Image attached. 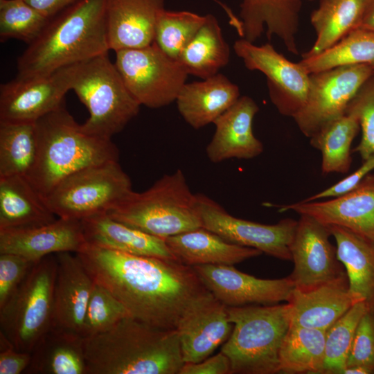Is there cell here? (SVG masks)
<instances>
[{
    "instance_id": "4fadbf2b",
    "label": "cell",
    "mask_w": 374,
    "mask_h": 374,
    "mask_svg": "<svg viewBox=\"0 0 374 374\" xmlns=\"http://www.w3.org/2000/svg\"><path fill=\"white\" fill-rule=\"evenodd\" d=\"M197 195L202 227L226 241L254 248L283 260H292L290 245L297 220L285 218L275 224H263L235 217L208 197Z\"/></svg>"
},
{
    "instance_id": "d6986e66",
    "label": "cell",
    "mask_w": 374,
    "mask_h": 374,
    "mask_svg": "<svg viewBox=\"0 0 374 374\" xmlns=\"http://www.w3.org/2000/svg\"><path fill=\"white\" fill-rule=\"evenodd\" d=\"M81 220L58 217L40 226L0 230V253H12L30 261L61 252L77 253L85 245Z\"/></svg>"
},
{
    "instance_id": "60d3db41",
    "label": "cell",
    "mask_w": 374,
    "mask_h": 374,
    "mask_svg": "<svg viewBox=\"0 0 374 374\" xmlns=\"http://www.w3.org/2000/svg\"><path fill=\"white\" fill-rule=\"evenodd\" d=\"M346 112L359 122L362 138L355 151L364 161L374 155V75L362 87Z\"/></svg>"
},
{
    "instance_id": "8d00e7d4",
    "label": "cell",
    "mask_w": 374,
    "mask_h": 374,
    "mask_svg": "<svg viewBox=\"0 0 374 374\" xmlns=\"http://www.w3.org/2000/svg\"><path fill=\"white\" fill-rule=\"evenodd\" d=\"M205 20L206 15L164 9L157 19L154 42L168 57L178 60Z\"/></svg>"
},
{
    "instance_id": "ac0fdd59",
    "label": "cell",
    "mask_w": 374,
    "mask_h": 374,
    "mask_svg": "<svg viewBox=\"0 0 374 374\" xmlns=\"http://www.w3.org/2000/svg\"><path fill=\"white\" fill-rule=\"evenodd\" d=\"M278 206L280 212L308 215L325 225L348 229L374 243V175H368L355 189L339 197Z\"/></svg>"
},
{
    "instance_id": "30bf717a",
    "label": "cell",
    "mask_w": 374,
    "mask_h": 374,
    "mask_svg": "<svg viewBox=\"0 0 374 374\" xmlns=\"http://www.w3.org/2000/svg\"><path fill=\"white\" fill-rule=\"evenodd\" d=\"M114 64L127 89L141 105L160 108L175 101L188 74L178 60L151 45L116 51Z\"/></svg>"
},
{
    "instance_id": "2e32d148",
    "label": "cell",
    "mask_w": 374,
    "mask_h": 374,
    "mask_svg": "<svg viewBox=\"0 0 374 374\" xmlns=\"http://www.w3.org/2000/svg\"><path fill=\"white\" fill-rule=\"evenodd\" d=\"M193 268L206 289L226 306L287 302L294 290L289 276L261 279L243 273L233 265H198Z\"/></svg>"
},
{
    "instance_id": "ab89813d",
    "label": "cell",
    "mask_w": 374,
    "mask_h": 374,
    "mask_svg": "<svg viewBox=\"0 0 374 374\" xmlns=\"http://www.w3.org/2000/svg\"><path fill=\"white\" fill-rule=\"evenodd\" d=\"M130 317L124 305L105 287L94 282L88 303L81 335H96Z\"/></svg>"
},
{
    "instance_id": "7402d4cb",
    "label": "cell",
    "mask_w": 374,
    "mask_h": 374,
    "mask_svg": "<svg viewBox=\"0 0 374 374\" xmlns=\"http://www.w3.org/2000/svg\"><path fill=\"white\" fill-rule=\"evenodd\" d=\"M256 103L249 96L238 100L215 121V131L206 151L208 159L219 163L232 158L251 159L263 152V145L253 132Z\"/></svg>"
},
{
    "instance_id": "9a60e30c",
    "label": "cell",
    "mask_w": 374,
    "mask_h": 374,
    "mask_svg": "<svg viewBox=\"0 0 374 374\" xmlns=\"http://www.w3.org/2000/svg\"><path fill=\"white\" fill-rule=\"evenodd\" d=\"M330 236L328 226L300 215L290 245L294 269L289 277L295 289L309 290L346 274Z\"/></svg>"
},
{
    "instance_id": "f546056e",
    "label": "cell",
    "mask_w": 374,
    "mask_h": 374,
    "mask_svg": "<svg viewBox=\"0 0 374 374\" xmlns=\"http://www.w3.org/2000/svg\"><path fill=\"white\" fill-rule=\"evenodd\" d=\"M28 374H87L84 338L51 328L31 351Z\"/></svg>"
},
{
    "instance_id": "ba28073f",
    "label": "cell",
    "mask_w": 374,
    "mask_h": 374,
    "mask_svg": "<svg viewBox=\"0 0 374 374\" xmlns=\"http://www.w3.org/2000/svg\"><path fill=\"white\" fill-rule=\"evenodd\" d=\"M56 273L55 254L37 261L0 310V331L19 351L31 353L51 328Z\"/></svg>"
},
{
    "instance_id": "ee69618b",
    "label": "cell",
    "mask_w": 374,
    "mask_h": 374,
    "mask_svg": "<svg viewBox=\"0 0 374 374\" xmlns=\"http://www.w3.org/2000/svg\"><path fill=\"white\" fill-rule=\"evenodd\" d=\"M373 170L374 155H372L364 160L362 165L348 176L323 190L302 200V202L330 199L345 195L355 189Z\"/></svg>"
},
{
    "instance_id": "f6af8a7d",
    "label": "cell",
    "mask_w": 374,
    "mask_h": 374,
    "mask_svg": "<svg viewBox=\"0 0 374 374\" xmlns=\"http://www.w3.org/2000/svg\"><path fill=\"white\" fill-rule=\"evenodd\" d=\"M31 359V353L19 351L0 331V374L24 373Z\"/></svg>"
},
{
    "instance_id": "7bdbcfd3",
    "label": "cell",
    "mask_w": 374,
    "mask_h": 374,
    "mask_svg": "<svg viewBox=\"0 0 374 374\" xmlns=\"http://www.w3.org/2000/svg\"><path fill=\"white\" fill-rule=\"evenodd\" d=\"M361 366L374 373V313L368 311L356 328L346 366Z\"/></svg>"
},
{
    "instance_id": "5b68a950",
    "label": "cell",
    "mask_w": 374,
    "mask_h": 374,
    "mask_svg": "<svg viewBox=\"0 0 374 374\" xmlns=\"http://www.w3.org/2000/svg\"><path fill=\"white\" fill-rule=\"evenodd\" d=\"M107 213L152 235L168 237L202 227L193 194L181 170L162 176L148 190L130 192Z\"/></svg>"
},
{
    "instance_id": "277c9868",
    "label": "cell",
    "mask_w": 374,
    "mask_h": 374,
    "mask_svg": "<svg viewBox=\"0 0 374 374\" xmlns=\"http://www.w3.org/2000/svg\"><path fill=\"white\" fill-rule=\"evenodd\" d=\"M37 154L26 177L44 198L63 179L89 166L119 159L110 139L86 133L64 104L35 122Z\"/></svg>"
},
{
    "instance_id": "b9f144b4",
    "label": "cell",
    "mask_w": 374,
    "mask_h": 374,
    "mask_svg": "<svg viewBox=\"0 0 374 374\" xmlns=\"http://www.w3.org/2000/svg\"><path fill=\"white\" fill-rule=\"evenodd\" d=\"M37 262L12 253H0V310L14 296Z\"/></svg>"
},
{
    "instance_id": "f35d334b",
    "label": "cell",
    "mask_w": 374,
    "mask_h": 374,
    "mask_svg": "<svg viewBox=\"0 0 374 374\" xmlns=\"http://www.w3.org/2000/svg\"><path fill=\"white\" fill-rule=\"evenodd\" d=\"M49 20L24 0H0V41L16 39L28 45Z\"/></svg>"
},
{
    "instance_id": "8fae6325",
    "label": "cell",
    "mask_w": 374,
    "mask_h": 374,
    "mask_svg": "<svg viewBox=\"0 0 374 374\" xmlns=\"http://www.w3.org/2000/svg\"><path fill=\"white\" fill-rule=\"evenodd\" d=\"M374 75V64L344 66L310 74L303 107L294 117L300 131L310 138L322 127L346 114L366 82Z\"/></svg>"
},
{
    "instance_id": "e0dca14e",
    "label": "cell",
    "mask_w": 374,
    "mask_h": 374,
    "mask_svg": "<svg viewBox=\"0 0 374 374\" xmlns=\"http://www.w3.org/2000/svg\"><path fill=\"white\" fill-rule=\"evenodd\" d=\"M226 308L208 291L184 312L176 328L184 363L206 359L228 339L233 324Z\"/></svg>"
},
{
    "instance_id": "681fc988",
    "label": "cell",
    "mask_w": 374,
    "mask_h": 374,
    "mask_svg": "<svg viewBox=\"0 0 374 374\" xmlns=\"http://www.w3.org/2000/svg\"><path fill=\"white\" fill-rule=\"evenodd\" d=\"M342 374H372L368 368L361 366L346 367Z\"/></svg>"
},
{
    "instance_id": "4dcf8cb0",
    "label": "cell",
    "mask_w": 374,
    "mask_h": 374,
    "mask_svg": "<svg viewBox=\"0 0 374 374\" xmlns=\"http://www.w3.org/2000/svg\"><path fill=\"white\" fill-rule=\"evenodd\" d=\"M365 0H320L310 15L316 39L302 58L317 55L360 28Z\"/></svg>"
},
{
    "instance_id": "484cf974",
    "label": "cell",
    "mask_w": 374,
    "mask_h": 374,
    "mask_svg": "<svg viewBox=\"0 0 374 374\" xmlns=\"http://www.w3.org/2000/svg\"><path fill=\"white\" fill-rule=\"evenodd\" d=\"M239 98L238 85L217 73L202 81L186 83L175 101L185 121L197 130L213 123Z\"/></svg>"
},
{
    "instance_id": "9c48e42d",
    "label": "cell",
    "mask_w": 374,
    "mask_h": 374,
    "mask_svg": "<svg viewBox=\"0 0 374 374\" xmlns=\"http://www.w3.org/2000/svg\"><path fill=\"white\" fill-rule=\"evenodd\" d=\"M132 191L129 176L112 160L69 175L44 199L58 217L82 220L107 213Z\"/></svg>"
},
{
    "instance_id": "d590c367",
    "label": "cell",
    "mask_w": 374,
    "mask_h": 374,
    "mask_svg": "<svg viewBox=\"0 0 374 374\" xmlns=\"http://www.w3.org/2000/svg\"><path fill=\"white\" fill-rule=\"evenodd\" d=\"M299 62L309 74L344 66L374 64V31L355 29L332 47Z\"/></svg>"
},
{
    "instance_id": "83f0119b",
    "label": "cell",
    "mask_w": 374,
    "mask_h": 374,
    "mask_svg": "<svg viewBox=\"0 0 374 374\" xmlns=\"http://www.w3.org/2000/svg\"><path fill=\"white\" fill-rule=\"evenodd\" d=\"M328 227L337 244V259L345 268L350 296L374 313V243L348 229Z\"/></svg>"
},
{
    "instance_id": "4316f807",
    "label": "cell",
    "mask_w": 374,
    "mask_h": 374,
    "mask_svg": "<svg viewBox=\"0 0 374 374\" xmlns=\"http://www.w3.org/2000/svg\"><path fill=\"white\" fill-rule=\"evenodd\" d=\"M165 241L178 261L191 267L233 265L262 253L258 249L229 242L204 227L168 237Z\"/></svg>"
},
{
    "instance_id": "cb8c5ba5",
    "label": "cell",
    "mask_w": 374,
    "mask_h": 374,
    "mask_svg": "<svg viewBox=\"0 0 374 374\" xmlns=\"http://www.w3.org/2000/svg\"><path fill=\"white\" fill-rule=\"evenodd\" d=\"M287 303L290 325L326 331L355 303L345 274L309 290L294 288Z\"/></svg>"
},
{
    "instance_id": "7a4b0ae2",
    "label": "cell",
    "mask_w": 374,
    "mask_h": 374,
    "mask_svg": "<svg viewBox=\"0 0 374 374\" xmlns=\"http://www.w3.org/2000/svg\"><path fill=\"white\" fill-rule=\"evenodd\" d=\"M87 374H179L184 364L176 330L127 317L84 338Z\"/></svg>"
},
{
    "instance_id": "e575fe53",
    "label": "cell",
    "mask_w": 374,
    "mask_h": 374,
    "mask_svg": "<svg viewBox=\"0 0 374 374\" xmlns=\"http://www.w3.org/2000/svg\"><path fill=\"white\" fill-rule=\"evenodd\" d=\"M37 154L35 123L0 121V178L27 177Z\"/></svg>"
},
{
    "instance_id": "d6a6232c",
    "label": "cell",
    "mask_w": 374,
    "mask_h": 374,
    "mask_svg": "<svg viewBox=\"0 0 374 374\" xmlns=\"http://www.w3.org/2000/svg\"><path fill=\"white\" fill-rule=\"evenodd\" d=\"M326 331L290 325L278 355V373H323Z\"/></svg>"
},
{
    "instance_id": "bcb514c9",
    "label": "cell",
    "mask_w": 374,
    "mask_h": 374,
    "mask_svg": "<svg viewBox=\"0 0 374 374\" xmlns=\"http://www.w3.org/2000/svg\"><path fill=\"white\" fill-rule=\"evenodd\" d=\"M231 363L222 351L197 363H184L179 374H229Z\"/></svg>"
},
{
    "instance_id": "603a6c76",
    "label": "cell",
    "mask_w": 374,
    "mask_h": 374,
    "mask_svg": "<svg viewBox=\"0 0 374 374\" xmlns=\"http://www.w3.org/2000/svg\"><path fill=\"white\" fill-rule=\"evenodd\" d=\"M164 9V0H107L109 49L116 52L151 45L157 19Z\"/></svg>"
},
{
    "instance_id": "c3c4849f",
    "label": "cell",
    "mask_w": 374,
    "mask_h": 374,
    "mask_svg": "<svg viewBox=\"0 0 374 374\" xmlns=\"http://www.w3.org/2000/svg\"><path fill=\"white\" fill-rule=\"evenodd\" d=\"M360 28L374 31V0H365L364 15Z\"/></svg>"
},
{
    "instance_id": "74e56055",
    "label": "cell",
    "mask_w": 374,
    "mask_h": 374,
    "mask_svg": "<svg viewBox=\"0 0 374 374\" xmlns=\"http://www.w3.org/2000/svg\"><path fill=\"white\" fill-rule=\"evenodd\" d=\"M368 311L364 302H357L326 331L323 373L342 374L357 325Z\"/></svg>"
},
{
    "instance_id": "3957f363",
    "label": "cell",
    "mask_w": 374,
    "mask_h": 374,
    "mask_svg": "<svg viewBox=\"0 0 374 374\" xmlns=\"http://www.w3.org/2000/svg\"><path fill=\"white\" fill-rule=\"evenodd\" d=\"M107 0H79L50 19L17 59L18 76L45 75L109 53Z\"/></svg>"
},
{
    "instance_id": "44dd1931",
    "label": "cell",
    "mask_w": 374,
    "mask_h": 374,
    "mask_svg": "<svg viewBox=\"0 0 374 374\" xmlns=\"http://www.w3.org/2000/svg\"><path fill=\"white\" fill-rule=\"evenodd\" d=\"M305 1L313 0H241L240 35L254 43L265 32L269 40L278 37L290 53L297 55L296 34Z\"/></svg>"
},
{
    "instance_id": "d4e9b609",
    "label": "cell",
    "mask_w": 374,
    "mask_h": 374,
    "mask_svg": "<svg viewBox=\"0 0 374 374\" xmlns=\"http://www.w3.org/2000/svg\"><path fill=\"white\" fill-rule=\"evenodd\" d=\"M86 243L134 255L177 260L164 239L101 213L81 220Z\"/></svg>"
},
{
    "instance_id": "f1b7e54d",
    "label": "cell",
    "mask_w": 374,
    "mask_h": 374,
    "mask_svg": "<svg viewBox=\"0 0 374 374\" xmlns=\"http://www.w3.org/2000/svg\"><path fill=\"white\" fill-rule=\"evenodd\" d=\"M56 219L26 177L0 178V230L33 228Z\"/></svg>"
},
{
    "instance_id": "7dc6e473",
    "label": "cell",
    "mask_w": 374,
    "mask_h": 374,
    "mask_svg": "<svg viewBox=\"0 0 374 374\" xmlns=\"http://www.w3.org/2000/svg\"><path fill=\"white\" fill-rule=\"evenodd\" d=\"M49 19L79 0H24Z\"/></svg>"
},
{
    "instance_id": "5bb4252c",
    "label": "cell",
    "mask_w": 374,
    "mask_h": 374,
    "mask_svg": "<svg viewBox=\"0 0 374 374\" xmlns=\"http://www.w3.org/2000/svg\"><path fill=\"white\" fill-rule=\"evenodd\" d=\"M74 65L45 75H17L1 84L0 121L35 123L60 107L71 90Z\"/></svg>"
},
{
    "instance_id": "8992f818",
    "label": "cell",
    "mask_w": 374,
    "mask_h": 374,
    "mask_svg": "<svg viewBox=\"0 0 374 374\" xmlns=\"http://www.w3.org/2000/svg\"><path fill=\"white\" fill-rule=\"evenodd\" d=\"M233 324L221 351L229 359L231 373H278V355L290 326L285 304L227 306Z\"/></svg>"
},
{
    "instance_id": "1f68e13d",
    "label": "cell",
    "mask_w": 374,
    "mask_h": 374,
    "mask_svg": "<svg viewBox=\"0 0 374 374\" xmlns=\"http://www.w3.org/2000/svg\"><path fill=\"white\" fill-rule=\"evenodd\" d=\"M229 46L217 19L211 14L183 50L178 61L188 75L208 78L218 73L229 61Z\"/></svg>"
},
{
    "instance_id": "7c38bea8",
    "label": "cell",
    "mask_w": 374,
    "mask_h": 374,
    "mask_svg": "<svg viewBox=\"0 0 374 374\" xmlns=\"http://www.w3.org/2000/svg\"><path fill=\"white\" fill-rule=\"evenodd\" d=\"M233 50L249 70L265 75L270 100L280 114L293 118L300 112L310 86V74L300 62L290 61L269 43L257 46L242 38Z\"/></svg>"
},
{
    "instance_id": "6da1fadb",
    "label": "cell",
    "mask_w": 374,
    "mask_h": 374,
    "mask_svg": "<svg viewBox=\"0 0 374 374\" xmlns=\"http://www.w3.org/2000/svg\"><path fill=\"white\" fill-rule=\"evenodd\" d=\"M75 253L93 281L109 290L130 317L157 328L176 330L190 304L208 291L193 267L177 260L87 243Z\"/></svg>"
},
{
    "instance_id": "836d02e7",
    "label": "cell",
    "mask_w": 374,
    "mask_h": 374,
    "mask_svg": "<svg viewBox=\"0 0 374 374\" xmlns=\"http://www.w3.org/2000/svg\"><path fill=\"white\" fill-rule=\"evenodd\" d=\"M359 129L357 118L346 112L310 138L311 145L321 153L323 174L348 172L352 161L351 144Z\"/></svg>"
},
{
    "instance_id": "52a82bcc",
    "label": "cell",
    "mask_w": 374,
    "mask_h": 374,
    "mask_svg": "<svg viewBox=\"0 0 374 374\" xmlns=\"http://www.w3.org/2000/svg\"><path fill=\"white\" fill-rule=\"evenodd\" d=\"M71 90L89 111L81 127L91 135L111 139L139 112L108 53L75 64Z\"/></svg>"
},
{
    "instance_id": "ffe728a7",
    "label": "cell",
    "mask_w": 374,
    "mask_h": 374,
    "mask_svg": "<svg viewBox=\"0 0 374 374\" xmlns=\"http://www.w3.org/2000/svg\"><path fill=\"white\" fill-rule=\"evenodd\" d=\"M55 257L51 327L81 335L94 281L75 253H57Z\"/></svg>"
}]
</instances>
